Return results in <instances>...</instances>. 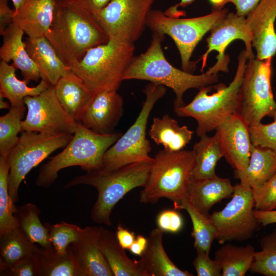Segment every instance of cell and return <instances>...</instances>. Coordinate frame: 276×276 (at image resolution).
<instances>
[{
	"label": "cell",
	"instance_id": "obj_48",
	"mask_svg": "<svg viewBox=\"0 0 276 276\" xmlns=\"http://www.w3.org/2000/svg\"><path fill=\"white\" fill-rule=\"evenodd\" d=\"M254 213L257 221L262 226L276 223V210L264 211L255 209Z\"/></svg>",
	"mask_w": 276,
	"mask_h": 276
},
{
	"label": "cell",
	"instance_id": "obj_16",
	"mask_svg": "<svg viewBox=\"0 0 276 276\" xmlns=\"http://www.w3.org/2000/svg\"><path fill=\"white\" fill-rule=\"evenodd\" d=\"M215 130L223 157L235 170H244L249 163L252 147L249 125L236 113Z\"/></svg>",
	"mask_w": 276,
	"mask_h": 276
},
{
	"label": "cell",
	"instance_id": "obj_39",
	"mask_svg": "<svg viewBox=\"0 0 276 276\" xmlns=\"http://www.w3.org/2000/svg\"><path fill=\"white\" fill-rule=\"evenodd\" d=\"M44 225L52 246L60 254L67 251L69 246L79 239L83 229L77 224L64 221L54 224L46 222Z\"/></svg>",
	"mask_w": 276,
	"mask_h": 276
},
{
	"label": "cell",
	"instance_id": "obj_23",
	"mask_svg": "<svg viewBox=\"0 0 276 276\" xmlns=\"http://www.w3.org/2000/svg\"><path fill=\"white\" fill-rule=\"evenodd\" d=\"M57 0H25L15 12L13 23L28 37L45 36L51 27Z\"/></svg>",
	"mask_w": 276,
	"mask_h": 276
},
{
	"label": "cell",
	"instance_id": "obj_29",
	"mask_svg": "<svg viewBox=\"0 0 276 276\" xmlns=\"http://www.w3.org/2000/svg\"><path fill=\"white\" fill-rule=\"evenodd\" d=\"M16 69L4 61L0 63V95L9 100L10 106L25 105V98L37 95L51 85L47 80L41 79L37 86L29 87L26 81L17 79Z\"/></svg>",
	"mask_w": 276,
	"mask_h": 276
},
{
	"label": "cell",
	"instance_id": "obj_21",
	"mask_svg": "<svg viewBox=\"0 0 276 276\" xmlns=\"http://www.w3.org/2000/svg\"><path fill=\"white\" fill-rule=\"evenodd\" d=\"M234 190L229 178L215 175L206 178L191 177L189 183L187 200L201 213L209 215L216 203L232 196Z\"/></svg>",
	"mask_w": 276,
	"mask_h": 276
},
{
	"label": "cell",
	"instance_id": "obj_14",
	"mask_svg": "<svg viewBox=\"0 0 276 276\" xmlns=\"http://www.w3.org/2000/svg\"><path fill=\"white\" fill-rule=\"evenodd\" d=\"M27 114L21 121L22 130L52 135L73 134L76 122L59 102L54 86L51 85L40 94L24 99Z\"/></svg>",
	"mask_w": 276,
	"mask_h": 276
},
{
	"label": "cell",
	"instance_id": "obj_26",
	"mask_svg": "<svg viewBox=\"0 0 276 276\" xmlns=\"http://www.w3.org/2000/svg\"><path fill=\"white\" fill-rule=\"evenodd\" d=\"M98 243L113 276H146L139 260L127 256L115 233L99 227Z\"/></svg>",
	"mask_w": 276,
	"mask_h": 276
},
{
	"label": "cell",
	"instance_id": "obj_25",
	"mask_svg": "<svg viewBox=\"0 0 276 276\" xmlns=\"http://www.w3.org/2000/svg\"><path fill=\"white\" fill-rule=\"evenodd\" d=\"M164 232L153 229L147 238L146 248L139 260L146 276H192L176 266L167 255L163 243Z\"/></svg>",
	"mask_w": 276,
	"mask_h": 276
},
{
	"label": "cell",
	"instance_id": "obj_3",
	"mask_svg": "<svg viewBox=\"0 0 276 276\" xmlns=\"http://www.w3.org/2000/svg\"><path fill=\"white\" fill-rule=\"evenodd\" d=\"M248 57L245 50L238 57V65L233 80L228 86L215 85L216 93L210 95L211 85L202 87L192 101L175 109L180 117H192L197 123L196 133L199 137L215 130L231 115L237 113L239 91L246 69Z\"/></svg>",
	"mask_w": 276,
	"mask_h": 276
},
{
	"label": "cell",
	"instance_id": "obj_8",
	"mask_svg": "<svg viewBox=\"0 0 276 276\" xmlns=\"http://www.w3.org/2000/svg\"><path fill=\"white\" fill-rule=\"evenodd\" d=\"M165 86L150 82L144 93L146 98L134 123L105 153L102 169L98 171L107 173L123 167L137 162L152 163L149 155L150 142L146 137V128L150 112L156 102L166 94Z\"/></svg>",
	"mask_w": 276,
	"mask_h": 276
},
{
	"label": "cell",
	"instance_id": "obj_15",
	"mask_svg": "<svg viewBox=\"0 0 276 276\" xmlns=\"http://www.w3.org/2000/svg\"><path fill=\"white\" fill-rule=\"evenodd\" d=\"M206 39L207 50L202 55L201 72L203 71L209 54L215 51L218 53L217 61L206 71L210 74L217 75L219 72H228L229 56L225 54L228 45L235 40H241L245 44L248 59L255 57L253 53L251 36L247 27L246 17L236 13L228 12L225 17L211 31Z\"/></svg>",
	"mask_w": 276,
	"mask_h": 276
},
{
	"label": "cell",
	"instance_id": "obj_35",
	"mask_svg": "<svg viewBox=\"0 0 276 276\" xmlns=\"http://www.w3.org/2000/svg\"><path fill=\"white\" fill-rule=\"evenodd\" d=\"M9 169L7 157L0 155V236L20 226L15 215L17 208L8 189Z\"/></svg>",
	"mask_w": 276,
	"mask_h": 276
},
{
	"label": "cell",
	"instance_id": "obj_9",
	"mask_svg": "<svg viewBox=\"0 0 276 276\" xmlns=\"http://www.w3.org/2000/svg\"><path fill=\"white\" fill-rule=\"evenodd\" d=\"M228 12L227 9L222 8L201 16L180 18L169 16L159 10H151L146 27L153 32L162 36L166 34L173 39L180 54L182 69L189 72L195 67L190 59L197 44Z\"/></svg>",
	"mask_w": 276,
	"mask_h": 276
},
{
	"label": "cell",
	"instance_id": "obj_47",
	"mask_svg": "<svg viewBox=\"0 0 276 276\" xmlns=\"http://www.w3.org/2000/svg\"><path fill=\"white\" fill-rule=\"evenodd\" d=\"M115 233L120 245L125 249L129 248L136 237L133 232H130L121 224L118 225Z\"/></svg>",
	"mask_w": 276,
	"mask_h": 276
},
{
	"label": "cell",
	"instance_id": "obj_24",
	"mask_svg": "<svg viewBox=\"0 0 276 276\" xmlns=\"http://www.w3.org/2000/svg\"><path fill=\"white\" fill-rule=\"evenodd\" d=\"M24 43L29 55L41 73V79L51 85H55L62 77L71 71L45 36L28 37Z\"/></svg>",
	"mask_w": 276,
	"mask_h": 276
},
{
	"label": "cell",
	"instance_id": "obj_18",
	"mask_svg": "<svg viewBox=\"0 0 276 276\" xmlns=\"http://www.w3.org/2000/svg\"><path fill=\"white\" fill-rule=\"evenodd\" d=\"M99 234V227L86 226L68 247L80 276H113L100 248Z\"/></svg>",
	"mask_w": 276,
	"mask_h": 276
},
{
	"label": "cell",
	"instance_id": "obj_34",
	"mask_svg": "<svg viewBox=\"0 0 276 276\" xmlns=\"http://www.w3.org/2000/svg\"><path fill=\"white\" fill-rule=\"evenodd\" d=\"M176 209L185 210L190 216L193 225L191 236L194 239V245L196 251L201 250L209 254L217 235L216 228L209 215L201 213L187 200Z\"/></svg>",
	"mask_w": 276,
	"mask_h": 276
},
{
	"label": "cell",
	"instance_id": "obj_27",
	"mask_svg": "<svg viewBox=\"0 0 276 276\" xmlns=\"http://www.w3.org/2000/svg\"><path fill=\"white\" fill-rule=\"evenodd\" d=\"M276 171V153L270 148L252 144L247 167L234 171L235 178L242 185L255 189L265 182Z\"/></svg>",
	"mask_w": 276,
	"mask_h": 276
},
{
	"label": "cell",
	"instance_id": "obj_37",
	"mask_svg": "<svg viewBox=\"0 0 276 276\" xmlns=\"http://www.w3.org/2000/svg\"><path fill=\"white\" fill-rule=\"evenodd\" d=\"M10 106L8 112L0 117V155L6 157L19 140L21 120L27 110L26 105Z\"/></svg>",
	"mask_w": 276,
	"mask_h": 276
},
{
	"label": "cell",
	"instance_id": "obj_11",
	"mask_svg": "<svg viewBox=\"0 0 276 276\" xmlns=\"http://www.w3.org/2000/svg\"><path fill=\"white\" fill-rule=\"evenodd\" d=\"M73 134L52 135L23 131L6 156L9 165L8 189L13 201H18L19 186L28 173L55 151L64 148Z\"/></svg>",
	"mask_w": 276,
	"mask_h": 276
},
{
	"label": "cell",
	"instance_id": "obj_42",
	"mask_svg": "<svg viewBox=\"0 0 276 276\" xmlns=\"http://www.w3.org/2000/svg\"><path fill=\"white\" fill-rule=\"evenodd\" d=\"M196 257L193 261L198 276H222V269L215 260L211 259L209 254L197 250Z\"/></svg>",
	"mask_w": 276,
	"mask_h": 276
},
{
	"label": "cell",
	"instance_id": "obj_44",
	"mask_svg": "<svg viewBox=\"0 0 276 276\" xmlns=\"http://www.w3.org/2000/svg\"><path fill=\"white\" fill-rule=\"evenodd\" d=\"M1 275L37 276V267L34 254L17 261Z\"/></svg>",
	"mask_w": 276,
	"mask_h": 276
},
{
	"label": "cell",
	"instance_id": "obj_22",
	"mask_svg": "<svg viewBox=\"0 0 276 276\" xmlns=\"http://www.w3.org/2000/svg\"><path fill=\"white\" fill-rule=\"evenodd\" d=\"M54 88L65 110L76 122H80L97 93L88 88L72 70L58 80Z\"/></svg>",
	"mask_w": 276,
	"mask_h": 276
},
{
	"label": "cell",
	"instance_id": "obj_31",
	"mask_svg": "<svg viewBox=\"0 0 276 276\" xmlns=\"http://www.w3.org/2000/svg\"><path fill=\"white\" fill-rule=\"evenodd\" d=\"M256 251L248 244L238 246L226 244L215 253V259L222 269V276H244L249 270Z\"/></svg>",
	"mask_w": 276,
	"mask_h": 276
},
{
	"label": "cell",
	"instance_id": "obj_45",
	"mask_svg": "<svg viewBox=\"0 0 276 276\" xmlns=\"http://www.w3.org/2000/svg\"><path fill=\"white\" fill-rule=\"evenodd\" d=\"M261 0H210L215 9H222L227 3H232L235 7L236 13L246 17Z\"/></svg>",
	"mask_w": 276,
	"mask_h": 276
},
{
	"label": "cell",
	"instance_id": "obj_19",
	"mask_svg": "<svg viewBox=\"0 0 276 276\" xmlns=\"http://www.w3.org/2000/svg\"><path fill=\"white\" fill-rule=\"evenodd\" d=\"M123 99L117 90L98 92L85 110L80 123L99 134L113 133L123 116Z\"/></svg>",
	"mask_w": 276,
	"mask_h": 276
},
{
	"label": "cell",
	"instance_id": "obj_7",
	"mask_svg": "<svg viewBox=\"0 0 276 276\" xmlns=\"http://www.w3.org/2000/svg\"><path fill=\"white\" fill-rule=\"evenodd\" d=\"M134 43L109 38L87 51L71 70L92 90H118L134 57Z\"/></svg>",
	"mask_w": 276,
	"mask_h": 276
},
{
	"label": "cell",
	"instance_id": "obj_46",
	"mask_svg": "<svg viewBox=\"0 0 276 276\" xmlns=\"http://www.w3.org/2000/svg\"><path fill=\"white\" fill-rule=\"evenodd\" d=\"M14 14V10L9 6L8 0H0V35L13 23Z\"/></svg>",
	"mask_w": 276,
	"mask_h": 276
},
{
	"label": "cell",
	"instance_id": "obj_43",
	"mask_svg": "<svg viewBox=\"0 0 276 276\" xmlns=\"http://www.w3.org/2000/svg\"><path fill=\"white\" fill-rule=\"evenodd\" d=\"M157 227L164 232L178 233L183 226V220L180 214L174 210H165L156 217Z\"/></svg>",
	"mask_w": 276,
	"mask_h": 276
},
{
	"label": "cell",
	"instance_id": "obj_49",
	"mask_svg": "<svg viewBox=\"0 0 276 276\" xmlns=\"http://www.w3.org/2000/svg\"><path fill=\"white\" fill-rule=\"evenodd\" d=\"M147 244V238L141 235H137L128 250L134 255L141 256L145 251Z\"/></svg>",
	"mask_w": 276,
	"mask_h": 276
},
{
	"label": "cell",
	"instance_id": "obj_36",
	"mask_svg": "<svg viewBox=\"0 0 276 276\" xmlns=\"http://www.w3.org/2000/svg\"><path fill=\"white\" fill-rule=\"evenodd\" d=\"M40 210L35 204L27 203L17 208L15 215L20 227L32 242L42 247H49L52 245L47 228L40 220Z\"/></svg>",
	"mask_w": 276,
	"mask_h": 276
},
{
	"label": "cell",
	"instance_id": "obj_20",
	"mask_svg": "<svg viewBox=\"0 0 276 276\" xmlns=\"http://www.w3.org/2000/svg\"><path fill=\"white\" fill-rule=\"evenodd\" d=\"M24 33L14 23L4 31L1 34L3 36V44L0 48V57L7 63L12 60V65L21 71L24 80L28 83L30 81L37 82L42 76L26 49L22 41Z\"/></svg>",
	"mask_w": 276,
	"mask_h": 276
},
{
	"label": "cell",
	"instance_id": "obj_32",
	"mask_svg": "<svg viewBox=\"0 0 276 276\" xmlns=\"http://www.w3.org/2000/svg\"><path fill=\"white\" fill-rule=\"evenodd\" d=\"M34 257L37 276H80L68 248L66 253L60 254L52 245L39 246Z\"/></svg>",
	"mask_w": 276,
	"mask_h": 276
},
{
	"label": "cell",
	"instance_id": "obj_51",
	"mask_svg": "<svg viewBox=\"0 0 276 276\" xmlns=\"http://www.w3.org/2000/svg\"><path fill=\"white\" fill-rule=\"evenodd\" d=\"M195 0H180V2L176 4L175 6L170 8L168 10L165 12L168 15L179 17L180 16L183 15V14L180 13L178 10V7L185 8L189 5H191Z\"/></svg>",
	"mask_w": 276,
	"mask_h": 276
},
{
	"label": "cell",
	"instance_id": "obj_17",
	"mask_svg": "<svg viewBox=\"0 0 276 276\" xmlns=\"http://www.w3.org/2000/svg\"><path fill=\"white\" fill-rule=\"evenodd\" d=\"M245 17L256 58H272L276 54V0H261Z\"/></svg>",
	"mask_w": 276,
	"mask_h": 276
},
{
	"label": "cell",
	"instance_id": "obj_50",
	"mask_svg": "<svg viewBox=\"0 0 276 276\" xmlns=\"http://www.w3.org/2000/svg\"><path fill=\"white\" fill-rule=\"evenodd\" d=\"M94 14L105 7L111 0H80Z\"/></svg>",
	"mask_w": 276,
	"mask_h": 276
},
{
	"label": "cell",
	"instance_id": "obj_52",
	"mask_svg": "<svg viewBox=\"0 0 276 276\" xmlns=\"http://www.w3.org/2000/svg\"><path fill=\"white\" fill-rule=\"evenodd\" d=\"M4 97L0 95V109H10V107L9 103L4 100Z\"/></svg>",
	"mask_w": 276,
	"mask_h": 276
},
{
	"label": "cell",
	"instance_id": "obj_4",
	"mask_svg": "<svg viewBox=\"0 0 276 276\" xmlns=\"http://www.w3.org/2000/svg\"><path fill=\"white\" fill-rule=\"evenodd\" d=\"M151 164L135 163L107 173L96 170L88 171L74 177L64 188L80 185L94 187L98 197L92 208L90 218L96 223L111 226L110 214L114 206L132 189L145 186Z\"/></svg>",
	"mask_w": 276,
	"mask_h": 276
},
{
	"label": "cell",
	"instance_id": "obj_53",
	"mask_svg": "<svg viewBox=\"0 0 276 276\" xmlns=\"http://www.w3.org/2000/svg\"><path fill=\"white\" fill-rule=\"evenodd\" d=\"M14 7L15 12L17 11L21 6L25 0H11Z\"/></svg>",
	"mask_w": 276,
	"mask_h": 276
},
{
	"label": "cell",
	"instance_id": "obj_6",
	"mask_svg": "<svg viewBox=\"0 0 276 276\" xmlns=\"http://www.w3.org/2000/svg\"><path fill=\"white\" fill-rule=\"evenodd\" d=\"M122 135L120 132L99 134L78 123L75 132L64 149L41 167L36 185L50 187L58 172L70 167L79 166L87 172L100 170L105 153Z\"/></svg>",
	"mask_w": 276,
	"mask_h": 276
},
{
	"label": "cell",
	"instance_id": "obj_28",
	"mask_svg": "<svg viewBox=\"0 0 276 276\" xmlns=\"http://www.w3.org/2000/svg\"><path fill=\"white\" fill-rule=\"evenodd\" d=\"M148 134L157 145H162L164 150L177 152L190 143L193 131L187 126H180L177 120L165 114L153 119Z\"/></svg>",
	"mask_w": 276,
	"mask_h": 276
},
{
	"label": "cell",
	"instance_id": "obj_13",
	"mask_svg": "<svg viewBox=\"0 0 276 276\" xmlns=\"http://www.w3.org/2000/svg\"><path fill=\"white\" fill-rule=\"evenodd\" d=\"M155 0H111L94 15L108 35L134 43L142 34Z\"/></svg>",
	"mask_w": 276,
	"mask_h": 276
},
{
	"label": "cell",
	"instance_id": "obj_5",
	"mask_svg": "<svg viewBox=\"0 0 276 276\" xmlns=\"http://www.w3.org/2000/svg\"><path fill=\"white\" fill-rule=\"evenodd\" d=\"M194 164L193 150L159 151L153 158L147 181L140 192V202L154 204L166 198L173 202L176 209L187 200Z\"/></svg>",
	"mask_w": 276,
	"mask_h": 276
},
{
	"label": "cell",
	"instance_id": "obj_2",
	"mask_svg": "<svg viewBox=\"0 0 276 276\" xmlns=\"http://www.w3.org/2000/svg\"><path fill=\"white\" fill-rule=\"evenodd\" d=\"M163 37L153 32L149 47L144 53L134 56L124 73L123 80H146L171 88L176 96L175 109L185 105L183 97L187 90L212 85L218 82V76L206 72L193 75L173 66L164 54L161 43Z\"/></svg>",
	"mask_w": 276,
	"mask_h": 276
},
{
	"label": "cell",
	"instance_id": "obj_40",
	"mask_svg": "<svg viewBox=\"0 0 276 276\" xmlns=\"http://www.w3.org/2000/svg\"><path fill=\"white\" fill-rule=\"evenodd\" d=\"M256 210H276V171L263 185L251 189Z\"/></svg>",
	"mask_w": 276,
	"mask_h": 276
},
{
	"label": "cell",
	"instance_id": "obj_41",
	"mask_svg": "<svg viewBox=\"0 0 276 276\" xmlns=\"http://www.w3.org/2000/svg\"><path fill=\"white\" fill-rule=\"evenodd\" d=\"M268 124L249 126L252 144L270 148L276 153V118Z\"/></svg>",
	"mask_w": 276,
	"mask_h": 276
},
{
	"label": "cell",
	"instance_id": "obj_1",
	"mask_svg": "<svg viewBox=\"0 0 276 276\" xmlns=\"http://www.w3.org/2000/svg\"><path fill=\"white\" fill-rule=\"evenodd\" d=\"M45 37L70 68L88 50L105 43L109 37L94 14L80 0H57Z\"/></svg>",
	"mask_w": 276,
	"mask_h": 276
},
{
	"label": "cell",
	"instance_id": "obj_38",
	"mask_svg": "<svg viewBox=\"0 0 276 276\" xmlns=\"http://www.w3.org/2000/svg\"><path fill=\"white\" fill-rule=\"evenodd\" d=\"M261 250L256 251L249 270L265 276H276V225L260 240Z\"/></svg>",
	"mask_w": 276,
	"mask_h": 276
},
{
	"label": "cell",
	"instance_id": "obj_33",
	"mask_svg": "<svg viewBox=\"0 0 276 276\" xmlns=\"http://www.w3.org/2000/svg\"><path fill=\"white\" fill-rule=\"evenodd\" d=\"M192 150L195 164L192 176L206 178L216 175L217 164L223 154L215 135H201L199 141L194 144Z\"/></svg>",
	"mask_w": 276,
	"mask_h": 276
},
{
	"label": "cell",
	"instance_id": "obj_10",
	"mask_svg": "<svg viewBox=\"0 0 276 276\" xmlns=\"http://www.w3.org/2000/svg\"><path fill=\"white\" fill-rule=\"evenodd\" d=\"M272 58L247 60L239 91L237 113L250 125L261 123L266 116L276 118V102L271 86Z\"/></svg>",
	"mask_w": 276,
	"mask_h": 276
},
{
	"label": "cell",
	"instance_id": "obj_30",
	"mask_svg": "<svg viewBox=\"0 0 276 276\" xmlns=\"http://www.w3.org/2000/svg\"><path fill=\"white\" fill-rule=\"evenodd\" d=\"M39 246L19 226L0 236L1 274L19 260L34 255Z\"/></svg>",
	"mask_w": 276,
	"mask_h": 276
},
{
	"label": "cell",
	"instance_id": "obj_12",
	"mask_svg": "<svg viewBox=\"0 0 276 276\" xmlns=\"http://www.w3.org/2000/svg\"><path fill=\"white\" fill-rule=\"evenodd\" d=\"M255 201L251 188L241 183L234 186L231 200L209 217L215 226L219 243L242 241L251 238L259 226L255 216Z\"/></svg>",
	"mask_w": 276,
	"mask_h": 276
}]
</instances>
